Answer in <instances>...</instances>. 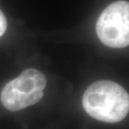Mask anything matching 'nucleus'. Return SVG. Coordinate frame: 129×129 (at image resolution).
<instances>
[{"mask_svg":"<svg viewBox=\"0 0 129 129\" xmlns=\"http://www.w3.org/2000/svg\"><path fill=\"white\" fill-rule=\"evenodd\" d=\"M82 105L87 114L96 120L116 123L128 114L129 96L117 82L102 80L88 86L82 97Z\"/></svg>","mask_w":129,"mask_h":129,"instance_id":"nucleus-1","label":"nucleus"},{"mask_svg":"<svg viewBox=\"0 0 129 129\" xmlns=\"http://www.w3.org/2000/svg\"><path fill=\"white\" fill-rule=\"evenodd\" d=\"M47 81L42 72L34 68L22 71L5 85L1 92V102L7 110L16 112L35 105L44 96Z\"/></svg>","mask_w":129,"mask_h":129,"instance_id":"nucleus-2","label":"nucleus"},{"mask_svg":"<svg viewBox=\"0 0 129 129\" xmlns=\"http://www.w3.org/2000/svg\"><path fill=\"white\" fill-rule=\"evenodd\" d=\"M98 39L107 47L120 49L129 45V3L116 1L106 8L96 24Z\"/></svg>","mask_w":129,"mask_h":129,"instance_id":"nucleus-3","label":"nucleus"},{"mask_svg":"<svg viewBox=\"0 0 129 129\" xmlns=\"http://www.w3.org/2000/svg\"><path fill=\"white\" fill-rule=\"evenodd\" d=\"M7 19L5 17L4 14L3 13V11L0 9V38L4 35L7 29Z\"/></svg>","mask_w":129,"mask_h":129,"instance_id":"nucleus-4","label":"nucleus"}]
</instances>
